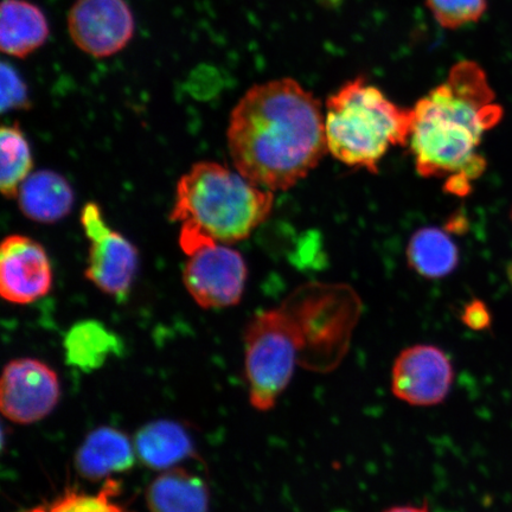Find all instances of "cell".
Listing matches in <instances>:
<instances>
[{
  "label": "cell",
  "mask_w": 512,
  "mask_h": 512,
  "mask_svg": "<svg viewBox=\"0 0 512 512\" xmlns=\"http://www.w3.org/2000/svg\"><path fill=\"white\" fill-rule=\"evenodd\" d=\"M227 139L236 171L271 191L293 188L329 152L322 105L290 78L249 88L230 114Z\"/></svg>",
  "instance_id": "cell-1"
},
{
  "label": "cell",
  "mask_w": 512,
  "mask_h": 512,
  "mask_svg": "<svg viewBox=\"0 0 512 512\" xmlns=\"http://www.w3.org/2000/svg\"><path fill=\"white\" fill-rule=\"evenodd\" d=\"M494 100L482 67L462 61L452 67L446 81L418 101L408 145L421 177L446 178L447 192L469 194L471 181L486 166L477 152L483 134L502 118V108Z\"/></svg>",
  "instance_id": "cell-2"
},
{
  "label": "cell",
  "mask_w": 512,
  "mask_h": 512,
  "mask_svg": "<svg viewBox=\"0 0 512 512\" xmlns=\"http://www.w3.org/2000/svg\"><path fill=\"white\" fill-rule=\"evenodd\" d=\"M273 191L214 162L191 166L179 179L170 221L222 245L246 240L270 216Z\"/></svg>",
  "instance_id": "cell-3"
},
{
  "label": "cell",
  "mask_w": 512,
  "mask_h": 512,
  "mask_svg": "<svg viewBox=\"0 0 512 512\" xmlns=\"http://www.w3.org/2000/svg\"><path fill=\"white\" fill-rule=\"evenodd\" d=\"M414 111L389 100L363 78L351 80L326 101L328 149L339 162L376 174L390 147L407 146Z\"/></svg>",
  "instance_id": "cell-4"
},
{
  "label": "cell",
  "mask_w": 512,
  "mask_h": 512,
  "mask_svg": "<svg viewBox=\"0 0 512 512\" xmlns=\"http://www.w3.org/2000/svg\"><path fill=\"white\" fill-rule=\"evenodd\" d=\"M284 302L303 337L302 364L307 369H334L347 354L361 315V299L348 285L310 283L299 286Z\"/></svg>",
  "instance_id": "cell-5"
},
{
  "label": "cell",
  "mask_w": 512,
  "mask_h": 512,
  "mask_svg": "<svg viewBox=\"0 0 512 512\" xmlns=\"http://www.w3.org/2000/svg\"><path fill=\"white\" fill-rule=\"evenodd\" d=\"M243 342L249 402L256 411H271L290 386L304 351L302 334L286 303L256 313Z\"/></svg>",
  "instance_id": "cell-6"
},
{
  "label": "cell",
  "mask_w": 512,
  "mask_h": 512,
  "mask_svg": "<svg viewBox=\"0 0 512 512\" xmlns=\"http://www.w3.org/2000/svg\"><path fill=\"white\" fill-rule=\"evenodd\" d=\"M248 267L236 249L215 243L189 256L183 268V283L203 309H226L238 305L245 293Z\"/></svg>",
  "instance_id": "cell-7"
},
{
  "label": "cell",
  "mask_w": 512,
  "mask_h": 512,
  "mask_svg": "<svg viewBox=\"0 0 512 512\" xmlns=\"http://www.w3.org/2000/svg\"><path fill=\"white\" fill-rule=\"evenodd\" d=\"M67 25L75 46L95 59L119 54L136 32V19L126 0H76Z\"/></svg>",
  "instance_id": "cell-8"
},
{
  "label": "cell",
  "mask_w": 512,
  "mask_h": 512,
  "mask_svg": "<svg viewBox=\"0 0 512 512\" xmlns=\"http://www.w3.org/2000/svg\"><path fill=\"white\" fill-rule=\"evenodd\" d=\"M61 398L59 376L35 358L6 364L0 381V408L15 424L30 425L54 411Z\"/></svg>",
  "instance_id": "cell-9"
},
{
  "label": "cell",
  "mask_w": 512,
  "mask_h": 512,
  "mask_svg": "<svg viewBox=\"0 0 512 512\" xmlns=\"http://www.w3.org/2000/svg\"><path fill=\"white\" fill-rule=\"evenodd\" d=\"M454 382L450 356L432 344L403 349L392 368V392L396 399L414 407L443 403Z\"/></svg>",
  "instance_id": "cell-10"
},
{
  "label": "cell",
  "mask_w": 512,
  "mask_h": 512,
  "mask_svg": "<svg viewBox=\"0 0 512 512\" xmlns=\"http://www.w3.org/2000/svg\"><path fill=\"white\" fill-rule=\"evenodd\" d=\"M46 249L29 236H6L0 246V294L6 302L27 305L46 297L53 287Z\"/></svg>",
  "instance_id": "cell-11"
},
{
  "label": "cell",
  "mask_w": 512,
  "mask_h": 512,
  "mask_svg": "<svg viewBox=\"0 0 512 512\" xmlns=\"http://www.w3.org/2000/svg\"><path fill=\"white\" fill-rule=\"evenodd\" d=\"M88 240L91 247L85 277L101 292L123 299L130 293L136 279L139 267L138 249L111 227Z\"/></svg>",
  "instance_id": "cell-12"
},
{
  "label": "cell",
  "mask_w": 512,
  "mask_h": 512,
  "mask_svg": "<svg viewBox=\"0 0 512 512\" xmlns=\"http://www.w3.org/2000/svg\"><path fill=\"white\" fill-rule=\"evenodd\" d=\"M136 454V448L125 433L113 427H99L89 433L79 447L75 467L82 478L96 482L130 470Z\"/></svg>",
  "instance_id": "cell-13"
},
{
  "label": "cell",
  "mask_w": 512,
  "mask_h": 512,
  "mask_svg": "<svg viewBox=\"0 0 512 512\" xmlns=\"http://www.w3.org/2000/svg\"><path fill=\"white\" fill-rule=\"evenodd\" d=\"M50 36L44 12L28 0H3L0 8V49L25 59L46 44Z\"/></svg>",
  "instance_id": "cell-14"
},
{
  "label": "cell",
  "mask_w": 512,
  "mask_h": 512,
  "mask_svg": "<svg viewBox=\"0 0 512 512\" xmlns=\"http://www.w3.org/2000/svg\"><path fill=\"white\" fill-rule=\"evenodd\" d=\"M18 206L29 220L56 223L72 211L75 195L66 178L51 170L32 172L17 195Z\"/></svg>",
  "instance_id": "cell-15"
},
{
  "label": "cell",
  "mask_w": 512,
  "mask_h": 512,
  "mask_svg": "<svg viewBox=\"0 0 512 512\" xmlns=\"http://www.w3.org/2000/svg\"><path fill=\"white\" fill-rule=\"evenodd\" d=\"M137 456L150 469L170 470L196 457L194 440L187 428L172 420H156L140 430L134 440Z\"/></svg>",
  "instance_id": "cell-16"
},
{
  "label": "cell",
  "mask_w": 512,
  "mask_h": 512,
  "mask_svg": "<svg viewBox=\"0 0 512 512\" xmlns=\"http://www.w3.org/2000/svg\"><path fill=\"white\" fill-rule=\"evenodd\" d=\"M146 504L150 512H208V485L195 473L174 467L152 480Z\"/></svg>",
  "instance_id": "cell-17"
},
{
  "label": "cell",
  "mask_w": 512,
  "mask_h": 512,
  "mask_svg": "<svg viewBox=\"0 0 512 512\" xmlns=\"http://www.w3.org/2000/svg\"><path fill=\"white\" fill-rule=\"evenodd\" d=\"M63 345L66 362L82 371L98 370L108 358L123 350L121 339L104 323L94 319L73 325Z\"/></svg>",
  "instance_id": "cell-18"
},
{
  "label": "cell",
  "mask_w": 512,
  "mask_h": 512,
  "mask_svg": "<svg viewBox=\"0 0 512 512\" xmlns=\"http://www.w3.org/2000/svg\"><path fill=\"white\" fill-rule=\"evenodd\" d=\"M408 264L427 279L445 278L456 270L459 252L446 230L425 227L413 234L407 248Z\"/></svg>",
  "instance_id": "cell-19"
},
{
  "label": "cell",
  "mask_w": 512,
  "mask_h": 512,
  "mask_svg": "<svg viewBox=\"0 0 512 512\" xmlns=\"http://www.w3.org/2000/svg\"><path fill=\"white\" fill-rule=\"evenodd\" d=\"M0 159V190L6 198L12 200L17 198L19 189L34 168L30 144L19 124L2 127Z\"/></svg>",
  "instance_id": "cell-20"
},
{
  "label": "cell",
  "mask_w": 512,
  "mask_h": 512,
  "mask_svg": "<svg viewBox=\"0 0 512 512\" xmlns=\"http://www.w3.org/2000/svg\"><path fill=\"white\" fill-rule=\"evenodd\" d=\"M120 492L118 480L108 478L96 494L78 490H67L62 496L47 505H37L27 512H126L115 502Z\"/></svg>",
  "instance_id": "cell-21"
},
{
  "label": "cell",
  "mask_w": 512,
  "mask_h": 512,
  "mask_svg": "<svg viewBox=\"0 0 512 512\" xmlns=\"http://www.w3.org/2000/svg\"><path fill=\"white\" fill-rule=\"evenodd\" d=\"M435 21L445 29H458L483 17L486 0H426Z\"/></svg>",
  "instance_id": "cell-22"
},
{
  "label": "cell",
  "mask_w": 512,
  "mask_h": 512,
  "mask_svg": "<svg viewBox=\"0 0 512 512\" xmlns=\"http://www.w3.org/2000/svg\"><path fill=\"white\" fill-rule=\"evenodd\" d=\"M30 107L27 85L16 70L8 64H2V110H27Z\"/></svg>",
  "instance_id": "cell-23"
},
{
  "label": "cell",
  "mask_w": 512,
  "mask_h": 512,
  "mask_svg": "<svg viewBox=\"0 0 512 512\" xmlns=\"http://www.w3.org/2000/svg\"><path fill=\"white\" fill-rule=\"evenodd\" d=\"M463 323L475 331H484L491 326L492 318L488 307L482 300H472L471 303L465 306L463 316Z\"/></svg>",
  "instance_id": "cell-24"
},
{
  "label": "cell",
  "mask_w": 512,
  "mask_h": 512,
  "mask_svg": "<svg viewBox=\"0 0 512 512\" xmlns=\"http://www.w3.org/2000/svg\"><path fill=\"white\" fill-rule=\"evenodd\" d=\"M383 512H431L430 504L427 501L422 505H395V507L384 510Z\"/></svg>",
  "instance_id": "cell-25"
},
{
  "label": "cell",
  "mask_w": 512,
  "mask_h": 512,
  "mask_svg": "<svg viewBox=\"0 0 512 512\" xmlns=\"http://www.w3.org/2000/svg\"><path fill=\"white\" fill-rule=\"evenodd\" d=\"M507 274H508V279L510 281V285H511V288H512V262H510L508 268H507Z\"/></svg>",
  "instance_id": "cell-26"
}]
</instances>
